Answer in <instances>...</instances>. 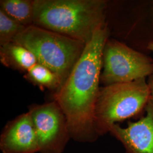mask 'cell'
<instances>
[{"label":"cell","instance_id":"obj_1","mask_svg":"<svg viewBox=\"0 0 153 153\" xmlns=\"http://www.w3.org/2000/svg\"><path fill=\"white\" fill-rule=\"evenodd\" d=\"M108 36L107 25L97 31L53 96L65 115L71 139L77 142L91 143L98 139L95 113L103 68V51Z\"/></svg>","mask_w":153,"mask_h":153},{"label":"cell","instance_id":"obj_2","mask_svg":"<svg viewBox=\"0 0 153 153\" xmlns=\"http://www.w3.org/2000/svg\"><path fill=\"white\" fill-rule=\"evenodd\" d=\"M33 25L87 44L107 25L103 0H34Z\"/></svg>","mask_w":153,"mask_h":153},{"label":"cell","instance_id":"obj_3","mask_svg":"<svg viewBox=\"0 0 153 153\" xmlns=\"http://www.w3.org/2000/svg\"><path fill=\"white\" fill-rule=\"evenodd\" d=\"M13 42L31 52L38 63L59 76L62 84L86 46L79 40L33 25L26 27Z\"/></svg>","mask_w":153,"mask_h":153},{"label":"cell","instance_id":"obj_4","mask_svg":"<svg viewBox=\"0 0 153 153\" xmlns=\"http://www.w3.org/2000/svg\"><path fill=\"white\" fill-rule=\"evenodd\" d=\"M151 98L146 78L117 83L100 88L95 113V127L99 137L111 127L145 111Z\"/></svg>","mask_w":153,"mask_h":153},{"label":"cell","instance_id":"obj_5","mask_svg":"<svg viewBox=\"0 0 153 153\" xmlns=\"http://www.w3.org/2000/svg\"><path fill=\"white\" fill-rule=\"evenodd\" d=\"M100 81L105 86L131 82L153 74V60L114 39H108L103 51Z\"/></svg>","mask_w":153,"mask_h":153},{"label":"cell","instance_id":"obj_6","mask_svg":"<svg viewBox=\"0 0 153 153\" xmlns=\"http://www.w3.org/2000/svg\"><path fill=\"white\" fill-rule=\"evenodd\" d=\"M38 141L39 153H63L71 139L65 115L53 100L35 104L28 111Z\"/></svg>","mask_w":153,"mask_h":153},{"label":"cell","instance_id":"obj_7","mask_svg":"<svg viewBox=\"0 0 153 153\" xmlns=\"http://www.w3.org/2000/svg\"><path fill=\"white\" fill-rule=\"evenodd\" d=\"M145 115L140 120L129 121L126 128L117 124L112 126L109 133L123 145L125 153H153V100H149Z\"/></svg>","mask_w":153,"mask_h":153},{"label":"cell","instance_id":"obj_8","mask_svg":"<svg viewBox=\"0 0 153 153\" xmlns=\"http://www.w3.org/2000/svg\"><path fill=\"white\" fill-rule=\"evenodd\" d=\"M2 153H36L38 141L30 114L28 111L9 121L0 137Z\"/></svg>","mask_w":153,"mask_h":153},{"label":"cell","instance_id":"obj_9","mask_svg":"<svg viewBox=\"0 0 153 153\" xmlns=\"http://www.w3.org/2000/svg\"><path fill=\"white\" fill-rule=\"evenodd\" d=\"M0 60L6 67L26 72L38 63L31 52L14 42L1 47Z\"/></svg>","mask_w":153,"mask_h":153},{"label":"cell","instance_id":"obj_10","mask_svg":"<svg viewBox=\"0 0 153 153\" xmlns=\"http://www.w3.org/2000/svg\"><path fill=\"white\" fill-rule=\"evenodd\" d=\"M1 9L9 16L27 27L33 25V3L30 0H1Z\"/></svg>","mask_w":153,"mask_h":153},{"label":"cell","instance_id":"obj_11","mask_svg":"<svg viewBox=\"0 0 153 153\" xmlns=\"http://www.w3.org/2000/svg\"><path fill=\"white\" fill-rule=\"evenodd\" d=\"M25 77L34 84L43 88L58 90L62 85L59 76L39 63L27 71Z\"/></svg>","mask_w":153,"mask_h":153},{"label":"cell","instance_id":"obj_12","mask_svg":"<svg viewBox=\"0 0 153 153\" xmlns=\"http://www.w3.org/2000/svg\"><path fill=\"white\" fill-rule=\"evenodd\" d=\"M26 28L0 9V45L13 42L16 35Z\"/></svg>","mask_w":153,"mask_h":153},{"label":"cell","instance_id":"obj_13","mask_svg":"<svg viewBox=\"0 0 153 153\" xmlns=\"http://www.w3.org/2000/svg\"><path fill=\"white\" fill-rule=\"evenodd\" d=\"M148 84L150 91L151 98L153 100V74L149 76Z\"/></svg>","mask_w":153,"mask_h":153},{"label":"cell","instance_id":"obj_14","mask_svg":"<svg viewBox=\"0 0 153 153\" xmlns=\"http://www.w3.org/2000/svg\"><path fill=\"white\" fill-rule=\"evenodd\" d=\"M148 49L150 51L153 52V41H152L148 43V47H147Z\"/></svg>","mask_w":153,"mask_h":153}]
</instances>
